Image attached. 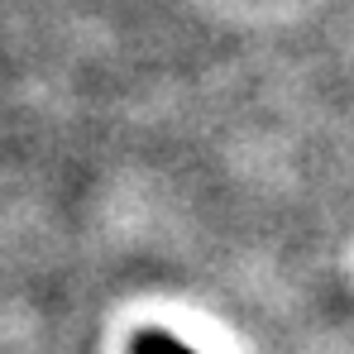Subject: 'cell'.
I'll return each instance as SVG.
<instances>
[{
  "label": "cell",
  "instance_id": "6da1fadb",
  "mask_svg": "<svg viewBox=\"0 0 354 354\" xmlns=\"http://www.w3.org/2000/svg\"><path fill=\"white\" fill-rule=\"evenodd\" d=\"M134 354H192L177 335H168V330H139L134 335Z\"/></svg>",
  "mask_w": 354,
  "mask_h": 354
}]
</instances>
